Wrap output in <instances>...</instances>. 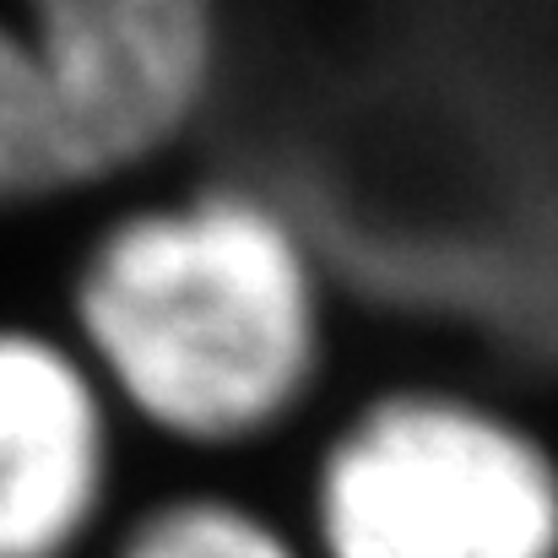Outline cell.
Wrapping results in <instances>:
<instances>
[{
	"label": "cell",
	"mask_w": 558,
	"mask_h": 558,
	"mask_svg": "<svg viewBox=\"0 0 558 558\" xmlns=\"http://www.w3.org/2000/svg\"><path fill=\"white\" fill-rule=\"evenodd\" d=\"M293 537L310 558H558V477L472 401L379 390L320 445Z\"/></svg>",
	"instance_id": "cell-2"
},
{
	"label": "cell",
	"mask_w": 558,
	"mask_h": 558,
	"mask_svg": "<svg viewBox=\"0 0 558 558\" xmlns=\"http://www.w3.org/2000/svg\"><path fill=\"white\" fill-rule=\"evenodd\" d=\"M71 558H310L299 537L222 494H174L142 515L104 505V521Z\"/></svg>",
	"instance_id": "cell-5"
},
{
	"label": "cell",
	"mask_w": 558,
	"mask_h": 558,
	"mask_svg": "<svg viewBox=\"0 0 558 558\" xmlns=\"http://www.w3.org/2000/svg\"><path fill=\"white\" fill-rule=\"evenodd\" d=\"M71 348L142 428L228 450L277 434L326 364V288L299 228L239 185L109 217L71 288Z\"/></svg>",
	"instance_id": "cell-1"
},
{
	"label": "cell",
	"mask_w": 558,
	"mask_h": 558,
	"mask_svg": "<svg viewBox=\"0 0 558 558\" xmlns=\"http://www.w3.org/2000/svg\"><path fill=\"white\" fill-rule=\"evenodd\" d=\"M71 195L60 163L54 98L22 22V0H0V211Z\"/></svg>",
	"instance_id": "cell-6"
},
{
	"label": "cell",
	"mask_w": 558,
	"mask_h": 558,
	"mask_svg": "<svg viewBox=\"0 0 558 558\" xmlns=\"http://www.w3.org/2000/svg\"><path fill=\"white\" fill-rule=\"evenodd\" d=\"M114 401L44 331H0V558H71L104 521Z\"/></svg>",
	"instance_id": "cell-4"
},
{
	"label": "cell",
	"mask_w": 558,
	"mask_h": 558,
	"mask_svg": "<svg viewBox=\"0 0 558 558\" xmlns=\"http://www.w3.org/2000/svg\"><path fill=\"white\" fill-rule=\"evenodd\" d=\"M71 195L163 169L217 87L211 0H22Z\"/></svg>",
	"instance_id": "cell-3"
}]
</instances>
